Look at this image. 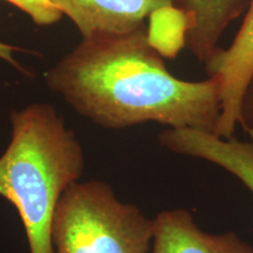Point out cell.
I'll list each match as a JSON object with an SVG mask.
<instances>
[{"mask_svg": "<svg viewBox=\"0 0 253 253\" xmlns=\"http://www.w3.org/2000/svg\"><path fill=\"white\" fill-rule=\"evenodd\" d=\"M11 125L0 156V196L17 210L30 253H53V217L63 192L84 173V149L48 103L13 112Z\"/></svg>", "mask_w": 253, "mask_h": 253, "instance_id": "cell-2", "label": "cell"}, {"mask_svg": "<svg viewBox=\"0 0 253 253\" xmlns=\"http://www.w3.org/2000/svg\"><path fill=\"white\" fill-rule=\"evenodd\" d=\"M250 0H173V7L184 14V43L201 63L219 48V40L232 21L248 8Z\"/></svg>", "mask_w": 253, "mask_h": 253, "instance_id": "cell-8", "label": "cell"}, {"mask_svg": "<svg viewBox=\"0 0 253 253\" xmlns=\"http://www.w3.org/2000/svg\"><path fill=\"white\" fill-rule=\"evenodd\" d=\"M13 47L0 41V59L5 60V61L12 63L14 66H18L17 61L13 58Z\"/></svg>", "mask_w": 253, "mask_h": 253, "instance_id": "cell-11", "label": "cell"}, {"mask_svg": "<svg viewBox=\"0 0 253 253\" xmlns=\"http://www.w3.org/2000/svg\"><path fill=\"white\" fill-rule=\"evenodd\" d=\"M153 233L151 218L94 179L74 183L63 192L50 239L53 253H148Z\"/></svg>", "mask_w": 253, "mask_h": 253, "instance_id": "cell-3", "label": "cell"}, {"mask_svg": "<svg viewBox=\"0 0 253 253\" xmlns=\"http://www.w3.org/2000/svg\"><path fill=\"white\" fill-rule=\"evenodd\" d=\"M77 25L82 39L101 34H122L145 26L144 20L173 0H49Z\"/></svg>", "mask_w": 253, "mask_h": 253, "instance_id": "cell-5", "label": "cell"}, {"mask_svg": "<svg viewBox=\"0 0 253 253\" xmlns=\"http://www.w3.org/2000/svg\"><path fill=\"white\" fill-rule=\"evenodd\" d=\"M45 78L72 108L107 129L156 122L214 134L219 122L220 79L176 78L145 26L82 39Z\"/></svg>", "mask_w": 253, "mask_h": 253, "instance_id": "cell-1", "label": "cell"}, {"mask_svg": "<svg viewBox=\"0 0 253 253\" xmlns=\"http://www.w3.org/2000/svg\"><path fill=\"white\" fill-rule=\"evenodd\" d=\"M154 220L151 253H253V248L235 232H204L184 209L166 210Z\"/></svg>", "mask_w": 253, "mask_h": 253, "instance_id": "cell-7", "label": "cell"}, {"mask_svg": "<svg viewBox=\"0 0 253 253\" xmlns=\"http://www.w3.org/2000/svg\"><path fill=\"white\" fill-rule=\"evenodd\" d=\"M171 153L208 161L232 173L253 195V141L218 137L192 128H168L158 136Z\"/></svg>", "mask_w": 253, "mask_h": 253, "instance_id": "cell-6", "label": "cell"}, {"mask_svg": "<svg viewBox=\"0 0 253 253\" xmlns=\"http://www.w3.org/2000/svg\"><path fill=\"white\" fill-rule=\"evenodd\" d=\"M240 126L253 138V77L249 82L240 107Z\"/></svg>", "mask_w": 253, "mask_h": 253, "instance_id": "cell-10", "label": "cell"}, {"mask_svg": "<svg viewBox=\"0 0 253 253\" xmlns=\"http://www.w3.org/2000/svg\"><path fill=\"white\" fill-rule=\"evenodd\" d=\"M25 13L30 15L32 20L39 26L53 25L61 19L62 13L49 0H6Z\"/></svg>", "mask_w": 253, "mask_h": 253, "instance_id": "cell-9", "label": "cell"}, {"mask_svg": "<svg viewBox=\"0 0 253 253\" xmlns=\"http://www.w3.org/2000/svg\"><path fill=\"white\" fill-rule=\"evenodd\" d=\"M204 68L209 77H218L221 84L220 118L214 135L233 137L242 120L243 97L253 77V0H250L244 20L230 46L219 47Z\"/></svg>", "mask_w": 253, "mask_h": 253, "instance_id": "cell-4", "label": "cell"}]
</instances>
